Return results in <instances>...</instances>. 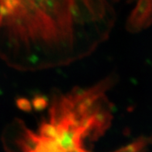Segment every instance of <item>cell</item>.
<instances>
[{
	"instance_id": "cell-1",
	"label": "cell",
	"mask_w": 152,
	"mask_h": 152,
	"mask_svg": "<svg viewBox=\"0 0 152 152\" xmlns=\"http://www.w3.org/2000/svg\"><path fill=\"white\" fill-rule=\"evenodd\" d=\"M118 0H0V56L18 69L65 65L92 53Z\"/></svg>"
},
{
	"instance_id": "cell-4",
	"label": "cell",
	"mask_w": 152,
	"mask_h": 152,
	"mask_svg": "<svg viewBox=\"0 0 152 152\" xmlns=\"http://www.w3.org/2000/svg\"><path fill=\"white\" fill-rule=\"evenodd\" d=\"M32 107L37 111H42L45 110L50 104V100L45 95L37 94L31 100Z\"/></svg>"
},
{
	"instance_id": "cell-2",
	"label": "cell",
	"mask_w": 152,
	"mask_h": 152,
	"mask_svg": "<svg viewBox=\"0 0 152 152\" xmlns=\"http://www.w3.org/2000/svg\"><path fill=\"white\" fill-rule=\"evenodd\" d=\"M152 24V0H137L126 23L130 33H139Z\"/></svg>"
},
{
	"instance_id": "cell-3",
	"label": "cell",
	"mask_w": 152,
	"mask_h": 152,
	"mask_svg": "<svg viewBox=\"0 0 152 152\" xmlns=\"http://www.w3.org/2000/svg\"><path fill=\"white\" fill-rule=\"evenodd\" d=\"M151 145H152V136H142L114 152H146Z\"/></svg>"
},
{
	"instance_id": "cell-5",
	"label": "cell",
	"mask_w": 152,
	"mask_h": 152,
	"mask_svg": "<svg viewBox=\"0 0 152 152\" xmlns=\"http://www.w3.org/2000/svg\"><path fill=\"white\" fill-rule=\"evenodd\" d=\"M15 104H16V107L22 111L31 112L33 110L31 100H29L26 97L20 96V97L17 98L15 100Z\"/></svg>"
}]
</instances>
